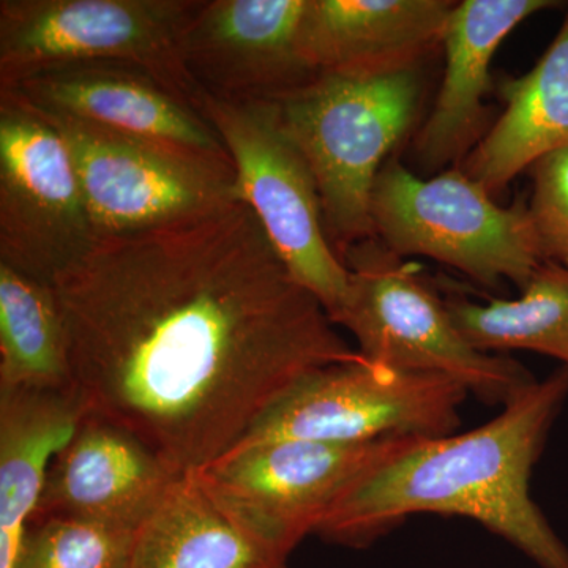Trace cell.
<instances>
[{
  "instance_id": "7",
  "label": "cell",
  "mask_w": 568,
  "mask_h": 568,
  "mask_svg": "<svg viewBox=\"0 0 568 568\" xmlns=\"http://www.w3.org/2000/svg\"><path fill=\"white\" fill-rule=\"evenodd\" d=\"M196 110L233 160L235 203L252 209L295 282L334 323L349 275L325 235L315 175L287 133L280 104L226 102L201 91Z\"/></svg>"
},
{
  "instance_id": "14",
  "label": "cell",
  "mask_w": 568,
  "mask_h": 568,
  "mask_svg": "<svg viewBox=\"0 0 568 568\" xmlns=\"http://www.w3.org/2000/svg\"><path fill=\"white\" fill-rule=\"evenodd\" d=\"M0 91L17 93L37 110L112 132L230 156L200 111L129 63H62Z\"/></svg>"
},
{
  "instance_id": "17",
  "label": "cell",
  "mask_w": 568,
  "mask_h": 568,
  "mask_svg": "<svg viewBox=\"0 0 568 568\" xmlns=\"http://www.w3.org/2000/svg\"><path fill=\"white\" fill-rule=\"evenodd\" d=\"M91 413L80 387L0 388V568H14L48 469Z\"/></svg>"
},
{
  "instance_id": "21",
  "label": "cell",
  "mask_w": 568,
  "mask_h": 568,
  "mask_svg": "<svg viewBox=\"0 0 568 568\" xmlns=\"http://www.w3.org/2000/svg\"><path fill=\"white\" fill-rule=\"evenodd\" d=\"M74 386L54 286L0 264V388Z\"/></svg>"
},
{
  "instance_id": "10",
  "label": "cell",
  "mask_w": 568,
  "mask_h": 568,
  "mask_svg": "<svg viewBox=\"0 0 568 568\" xmlns=\"http://www.w3.org/2000/svg\"><path fill=\"white\" fill-rule=\"evenodd\" d=\"M37 111L69 148L95 237L149 230L235 203L231 156Z\"/></svg>"
},
{
  "instance_id": "8",
  "label": "cell",
  "mask_w": 568,
  "mask_h": 568,
  "mask_svg": "<svg viewBox=\"0 0 568 568\" xmlns=\"http://www.w3.org/2000/svg\"><path fill=\"white\" fill-rule=\"evenodd\" d=\"M407 440H264L235 447L190 476L242 532L290 560L346 489Z\"/></svg>"
},
{
  "instance_id": "16",
  "label": "cell",
  "mask_w": 568,
  "mask_h": 568,
  "mask_svg": "<svg viewBox=\"0 0 568 568\" xmlns=\"http://www.w3.org/2000/svg\"><path fill=\"white\" fill-rule=\"evenodd\" d=\"M448 0H306L298 52L316 74L377 78L417 69L443 41Z\"/></svg>"
},
{
  "instance_id": "12",
  "label": "cell",
  "mask_w": 568,
  "mask_h": 568,
  "mask_svg": "<svg viewBox=\"0 0 568 568\" xmlns=\"http://www.w3.org/2000/svg\"><path fill=\"white\" fill-rule=\"evenodd\" d=\"M306 0H203L185 37L201 91L226 102L280 103L317 77L298 52Z\"/></svg>"
},
{
  "instance_id": "6",
  "label": "cell",
  "mask_w": 568,
  "mask_h": 568,
  "mask_svg": "<svg viewBox=\"0 0 568 568\" xmlns=\"http://www.w3.org/2000/svg\"><path fill=\"white\" fill-rule=\"evenodd\" d=\"M372 220L375 237L398 256L429 257L487 290L519 291L545 263L528 203L503 207L458 166L424 179L396 160L384 164Z\"/></svg>"
},
{
  "instance_id": "3",
  "label": "cell",
  "mask_w": 568,
  "mask_h": 568,
  "mask_svg": "<svg viewBox=\"0 0 568 568\" xmlns=\"http://www.w3.org/2000/svg\"><path fill=\"white\" fill-rule=\"evenodd\" d=\"M420 93L417 69L377 78L317 74L278 103L287 133L315 175L325 235L338 256L375 237L376 179L413 129Z\"/></svg>"
},
{
  "instance_id": "22",
  "label": "cell",
  "mask_w": 568,
  "mask_h": 568,
  "mask_svg": "<svg viewBox=\"0 0 568 568\" xmlns=\"http://www.w3.org/2000/svg\"><path fill=\"white\" fill-rule=\"evenodd\" d=\"M138 530L70 518L29 523L14 568H129Z\"/></svg>"
},
{
  "instance_id": "4",
  "label": "cell",
  "mask_w": 568,
  "mask_h": 568,
  "mask_svg": "<svg viewBox=\"0 0 568 568\" xmlns=\"http://www.w3.org/2000/svg\"><path fill=\"white\" fill-rule=\"evenodd\" d=\"M346 304L334 324L345 327L368 361L406 372L452 377L489 406H504L536 381L508 355L476 349L458 331L447 302L417 264L377 237L347 246Z\"/></svg>"
},
{
  "instance_id": "1",
  "label": "cell",
  "mask_w": 568,
  "mask_h": 568,
  "mask_svg": "<svg viewBox=\"0 0 568 568\" xmlns=\"http://www.w3.org/2000/svg\"><path fill=\"white\" fill-rule=\"evenodd\" d=\"M74 383L179 476L305 376L358 357L245 204L95 237L54 280Z\"/></svg>"
},
{
  "instance_id": "11",
  "label": "cell",
  "mask_w": 568,
  "mask_h": 568,
  "mask_svg": "<svg viewBox=\"0 0 568 568\" xmlns=\"http://www.w3.org/2000/svg\"><path fill=\"white\" fill-rule=\"evenodd\" d=\"M93 241L61 133L17 93L0 91V264L54 284Z\"/></svg>"
},
{
  "instance_id": "5",
  "label": "cell",
  "mask_w": 568,
  "mask_h": 568,
  "mask_svg": "<svg viewBox=\"0 0 568 568\" xmlns=\"http://www.w3.org/2000/svg\"><path fill=\"white\" fill-rule=\"evenodd\" d=\"M203 0H2L0 89L62 63H129L196 110L185 37ZM197 111V110H196Z\"/></svg>"
},
{
  "instance_id": "15",
  "label": "cell",
  "mask_w": 568,
  "mask_h": 568,
  "mask_svg": "<svg viewBox=\"0 0 568 568\" xmlns=\"http://www.w3.org/2000/svg\"><path fill=\"white\" fill-rule=\"evenodd\" d=\"M552 0H465L448 17L443 44L446 69L435 106L413 142L417 166L426 173L457 168L488 132L485 97L491 62L521 22L555 9Z\"/></svg>"
},
{
  "instance_id": "20",
  "label": "cell",
  "mask_w": 568,
  "mask_h": 568,
  "mask_svg": "<svg viewBox=\"0 0 568 568\" xmlns=\"http://www.w3.org/2000/svg\"><path fill=\"white\" fill-rule=\"evenodd\" d=\"M446 302L458 331L481 353L528 351L568 368V267L545 261L515 298Z\"/></svg>"
},
{
  "instance_id": "2",
  "label": "cell",
  "mask_w": 568,
  "mask_h": 568,
  "mask_svg": "<svg viewBox=\"0 0 568 568\" xmlns=\"http://www.w3.org/2000/svg\"><path fill=\"white\" fill-rule=\"evenodd\" d=\"M568 399V368L534 381L487 424L409 439L331 508L316 536L365 548L420 514L474 519L538 568H568V547L530 496V476Z\"/></svg>"
},
{
  "instance_id": "18",
  "label": "cell",
  "mask_w": 568,
  "mask_h": 568,
  "mask_svg": "<svg viewBox=\"0 0 568 568\" xmlns=\"http://www.w3.org/2000/svg\"><path fill=\"white\" fill-rule=\"evenodd\" d=\"M497 92L503 114L458 166L493 196L538 160L568 151V10L536 65Z\"/></svg>"
},
{
  "instance_id": "19",
  "label": "cell",
  "mask_w": 568,
  "mask_h": 568,
  "mask_svg": "<svg viewBox=\"0 0 568 568\" xmlns=\"http://www.w3.org/2000/svg\"><path fill=\"white\" fill-rule=\"evenodd\" d=\"M287 562L242 532L189 474L138 529L129 568H290Z\"/></svg>"
},
{
  "instance_id": "23",
  "label": "cell",
  "mask_w": 568,
  "mask_h": 568,
  "mask_svg": "<svg viewBox=\"0 0 568 568\" xmlns=\"http://www.w3.org/2000/svg\"><path fill=\"white\" fill-rule=\"evenodd\" d=\"M528 171V211L541 257L568 267V151L549 153Z\"/></svg>"
},
{
  "instance_id": "13",
  "label": "cell",
  "mask_w": 568,
  "mask_h": 568,
  "mask_svg": "<svg viewBox=\"0 0 568 568\" xmlns=\"http://www.w3.org/2000/svg\"><path fill=\"white\" fill-rule=\"evenodd\" d=\"M179 477L129 429L91 410L52 459L29 523L70 518L138 530Z\"/></svg>"
},
{
  "instance_id": "9",
  "label": "cell",
  "mask_w": 568,
  "mask_h": 568,
  "mask_svg": "<svg viewBox=\"0 0 568 568\" xmlns=\"http://www.w3.org/2000/svg\"><path fill=\"white\" fill-rule=\"evenodd\" d=\"M467 396L452 377L390 368L358 354L305 376L235 447L272 439L368 444L454 435Z\"/></svg>"
}]
</instances>
